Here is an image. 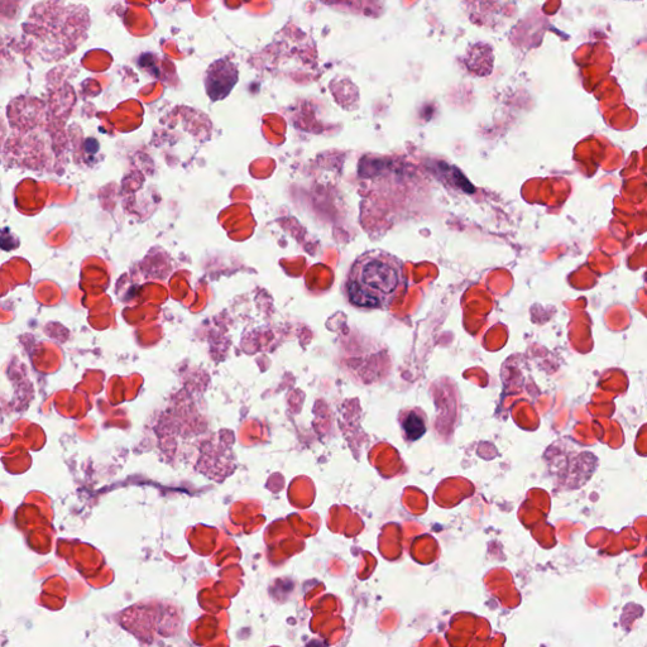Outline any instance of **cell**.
I'll return each instance as SVG.
<instances>
[{
	"label": "cell",
	"instance_id": "cell-2",
	"mask_svg": "<svg viewBox=\"0 0 647 647\" xmlns=\"http://www.w3.org/2000/svg\"><path fill=\"white\" fill-rule=\"evenodd\" d=\"M238 69L233 62L219 60L210 65L205 76V89L213 102L227 98L238 81Z\"/></svg>",
	"mask_w": 647,
	"mask_h": 647
},
{
	"label": "cell",
	"instance_id": "cell-3",
	"mask_svg": "<svg viewBox=\"0 0 647 647\" xmlns=\"http://www.w3.org/2000/svg\"><path fill=\"white\" fill-rule=\"evenodd\" d=\"M401 424L402 430H404L406 438L410 442H415V440L423 438V435L426 433L425 416L419 411L412 410L406 412Z\"/></svg>",
	"mask_w": 647,
	"mask_h": 647
},
{
	"label": "cell",
	"instance_id": "cell-1",
	"mask_svg": "<svg viewBox=\"0 0 647 647\" xmlns=\"http://www.w3.org/2000/svg\"><path fill=\"white\" fill-rule=\"evenodd\" d=\"M404 284L399 258L385 251H369L353 263L345 291L349 303L357 308L386 309Z\"/></svg>",
	"mask_w": 647,
	"mask_h": 647
}]
</instances>
